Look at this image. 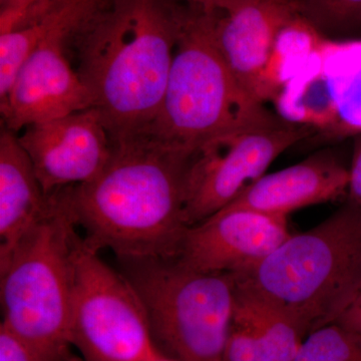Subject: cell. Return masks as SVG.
<instances>
[{
  "instance_id": "obj_5",
  "label": "cell",
  "mask_w": 361,
  "mask_h": 361,
  "mask_svg": "<svg viewBox=\"0 0 361 361\" xmlns=\"http://www.w3.org/2000/svg\"><path fill=\"white\" fill-rule=\"evenodd\" d=\"M73 186L56 190L44 219L0 260V324L51 361H78L70 339L73 260L80 236Z\"/></svg>"
},
{
  "instance_id": "obj_22",
  "label": "cell",
  "mask_w": 361,
  "mask_h": 361,
  "mask_svg": "<svg viewBox=\"0 0 361 361\" xmlns=\"http://www.w3.org/2000/svg\"><path fill=\"white\" fill-rule=\"evenodd\" d=\"M187 1L192 2V4H199L203 6L204 8L209 9V11H228L233 7L239 6L242 2L246 0H187Z\"/></svg>"
},
{
  "instance_id": "obj_18",
  "label": "cell",
  "mask_w": 361,
  "mask_h": 361,
  "mask_svg": "<svg viewBox=\"0 0 361 361\" xmlns=\"http://www.w3.org/2000/svg\"><path fill=\"white\" fill-rule=\"evenodd\" d=\"M49 0H1L0 33L11 32L33 20Z\"/></svg>"
},
{
  "instance_id": "obj_23",
  "label": "cell",
  "mask_w": 361,
  "mask_h": 361,
  "mask_svg": "<svg viewBox=\"0 0 361 361\" xmlns=\"http://www.w3.org/2000/svg\"><path fill=\"white\" fill-rule=\"evenodd\" d=\"M151 361H176L168 356L164 355L163 353H159Z\"/></svg>"
},
{
  "instance_id": "obj_20",
  "label": "cell",
  "mask_w": 361,
  "mask_h": 361,
  "mask_svg": "<svg viewBox=\"0 0 361 361\" xmlns=\"http://www.w3.org/2000/svg\"><path fill=\"white\" fill-rule=\"evenodd\" d=\"M348 193V201L361 208V132L353 137Z\"/></svg>"
},
{
  "instance_id": "obj_12",
  "label": "cell",
  "mask_w": 361,
  "mask_h": 361,
  "mask_svg": "<svg viewBox=\"0 0 361 361\" xmlns=\"http://www.w3.org/2000/svg\"><path fill=\"white\" fill-rule=\"evenodd\" d=\"M215 14V39L230 70L257 101H272L269 73L280 30L297 13L285 0H246Z\"/></svg>"
},
{
  "instance_id": "obj_11",
  "label": "cell",
  "mask_w": 361,
  "mask_h": 361,
  "mask_svg": "<svg viewBox=\"0 0 361 361\" xmlns=\"http://www.w3.org/2000/svg\"><path fill=\"white\" fill-rule=\"evenodd\" d=\"M291 235L284 216L223 208L188 228L176 258L195 270L236 274L258 264Z\"/></svg>"
},
{
  "instance_id": "obj_2",
  "label": "cell",
  "mask_w": 361,
  "mask_h": 361,
  "mask_svg": "<svg viewBox=\"0 0 361 361\" xmlns=\"http://www.w3.org/2000/svg\"><path fill=\"white\" fill-rule=\"evenodd\" d=\"M184 6L178 0H108L71 40V65L111 140L146 132L158 115Z\"/></svg>"
},
{
  "instance_id": "obj_10",
  "label": "cell",
  "mask_w": 361,
  "mask_h": 361,
  "mask_svg": "<svg viewBox=\"0 0 361 361\" xmlns=\"http://www.w3.org/2000/svg\"><path fill=\"white\" fill-rule=\"evenodd\" d=\"M18 135L47 193L84 184L106 166L110 133L94 108L27 126Z\"/></svg>"
},
{
  "instance_id": "obj_16",
  "label": "cell",
  "mask_w": 361,
  "mask_h": 361,
  "mask_svg": "<svg viewBox=\"0 0 361 361\" xmlns=\"http://www.w3.org/2000/svg\"><path fill=\"white\" fill-rule=\"evenodd\" d=\"M325 39L361 30V0H285Z\"/></svg>"
},
{
  "instance_id": "obj_21",
  "label": "cell",
  "mask_w": 361,
  "mask_h": 361,
  "mask_svg": "<svg viewBox=\"0 0 361 361\" xmlns=\"http://www.w3.org/2000/svg\"><path fill=\"white\" fill-rule=\"evenodd\" d=\"M336 322L361 336V295Z\"/></svg>"
},
{
  "instance_id": "obj_6",
  "label": "cell",
  "mask_w": 361,
  "mask_h": 361,
  "mask_svg": "<svg viewBox=\"0 0 361 361\" xmlns=\"http://www.w3.org/2000/svg\"><path fill=\"white\" fill-rule=\"evenodd\" d=\"M108 0H49L33 20L0 33V104L4 128L18 133L94 108L68 56L73 37Z\"/></svg>"
},
{
  "instance_id": "obj_15",
  "label": "cell",
  "mask_w": 361,
  "mask_h": 361,
  "mask_svg": "<svg viewBox=\"0 0 361 361\" xmlns=\"http://www.w3.org/2000/svg\"><path fill=\"white\" fill-rule=\"evenodd\" d=\"M56 191L47 193L18 135L0 134V260L6 259L54 205Z\"/></svg>"
},
{
  "instance_id": "obj_3",
  "label": "cell",
  "mask_w": 361,
  "mask_h": 361,
  "mask_svg": "<svg viewBox=\"0 0 361 361\" xmlns=\"http://www.w3.org/2000/svg\"><path fill=\"white\" fill-rule=\"evenodd\" d=\"M238 82L215 39V14L187 1L160 111L142 134L195 151L222 135L286 123Z\"/></svg>"
},
{
  "instance_id": "obj_4",
  "label": "cell",
  "mask_w": 361,
  "mask_h": 361,
  "mask_svg": "<svg viewBox=\"0 0 361 361\" xmlns=\"http://www.w3.org/2000/svg\"><path fill=\"white\" fill-rule=\"evenodd\" d=\"M239 286L296 317L310 334L336 322L361 295V208L348 201L242 272Z\"/></svg>"
},
{
  "instance_id": "obj_9",
  "label": "cell",
  "mask_w": 361,
  "mask_h": 361,
  "mask_svg": "<svg viewBox=\"0 0 361 361\" xmlns=\"http://www.w3.org/2000/svg\"><path fill=\"white\" fill-rule=\"evenodd\" d=\"M311 134L308 126L286 122L222 135L195 149L185 191L188 226L203 222L236 200L278 157Z\"/></svg>"
},
{
  "instance_id": "obj_17",
  "label": "cell",
  "mask_w": 361,
  "mask_h": 361,
  "mask_svg": "<svg viewBox=\"0 0 361 361\" xmlns=\"http://www.w3.org/2000/svg\"><path fill=\"white\" fill-rule=\"evenodd\" d=\"M293 361H361V336L334 322L311 332Z\"/></svg>"
},
{
  "instance_id": "obj_7",
  "label": "cell",
  "mask_w": 361,
  "mask_h": 361,
  "mask_svg": "<svg viewBox=\"0 0 361 361\" xmlns=\"http://www.w3.org/2000/svg\"><path fill=\"white\" fill-rule=\"evenodd\" d=\"M139 297L158 350L176 361H225L236 281L177 258L118 260Z\"/></svg>"
},
{
  "instance_id": "obj_19",
  "label": "cell",
  "mask_w": 361,
  "mask_h": 361,
  "mask_svg": "<svg viewBox=\"0 0 361 361\" xmlns=\"http://www.w3.org/2000/svg\"><path fill=\"white\" fill-rule=\"evenodd\" d=\"M0 361H51L0 324Z\"/></svg>"
},
{
  "instance_id": "obj_8",
  "label": "cell",
  "mask_w": 361,
  "mask_h": 361,
  "mask_svg": "<svg viewBox=\"0 0 361 361\" xmlns=\"http://www.w3.org/2000/svg\"><path fill=\"white\" fill-rule=\"evenodd\" d=\"M70 339L82 361H151L159 353L129 280L82 237L73 260Z\"/></svg>"
},
{
  "instance_id": "obj_13",
  "label": "cell",
  "mask_w": 361,
  "mask_h": 361,
  "mask_svg": "<svg viewBox=\"0 0 361 361\" xmlns=\"http://www.w3.org/2000/svg\"><path fill=\"white\" fill-rule=\"evenodd\" d=\"M349 167L334 149L316 152L305 160L264 175L224 208L247 209L284 216L327 203L348 192Z\"/></svg>"
},
{
  "instance_id": "obj_14",
  "label": "cell",
  "mask_w": 361,
  "mask_h": 361,
  "mask_svg": "<svg viewBox=\"0 0 361 361\" xmlns=\"http://www.w3.org/2000/svg\"><path fill=\"white\" fill-rule=\"evenodd\" d=\"M310 334L288 311L236 283L225 361H293Z\"/></svg>"
},
{
  "instance_id": "obj_1",
  "label": "cell",
  "mask_w": 361,
  "mask_h": 361,
  "mask_svg": "<svg viewBox=\"0 0 361 361\" xmlns=\"http://www.w3.org/2000/svg\"><path fill=\"white\" fill-rule=\"evenodd\" d=\"M193 152L147 134L111 140L103 170L71 189L85 241L118 260L177 257L189 228L185 191Z\"/></svg>"
}]
</instances>
